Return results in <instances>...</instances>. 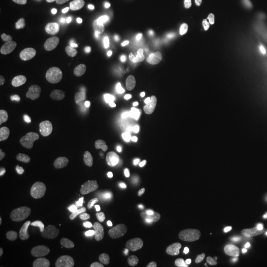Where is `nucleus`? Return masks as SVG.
Returning <instances> with one entry per match:
<instances>
[{
	"mask_svg": "<svg viewBox=\"0 0 267 267\" xmlns=\"http://www.w3.org/2000/svg\"><path fill=\"white\" fill-rule=\"evenodd\" d=\"M21 197L24 201H32V202H35V203H39L40 200H41V196H40L39 192L34 190V189L23 191L22 194H21Z\"/></svg>",
	"mask_w": 267,
	"mask_h": 267,
	"instance_id": "nucleus-25",
	"label": "nucleus"
},
{
	"mask_svg": "<svg viewBox=\"0 0 267 267\" xmlns=\"http://www.w3.org/2000/svg\"><path fill=\"white\" fill-rule=\"evenodd\" d=\"M50 52H51L50 40L46 36L39 38L31 47V56L34 58H40L43 56H48Z\"/></svg>",
	"mask_w": 267,
	"mask_h": 267,
	"instance_id": "nucleus-17",
	"label": "nucleus"
},
{
	"mask_svg": "<svg viewBox=\"0 0 267 267\" xmlns=\"http://www.w3.org/2000/svg\"><path fill=\"white\" fill-rule=\"evenodd\" d=\"M253 175L255 180L262 181L267 178V153L260 151L256 153L252 162Z\"/></svg>",
	"mask_w": 267,
	"mask_h": 267,
	"instance_id": "nucleus-14",
	"label": "nucleus"
},
{
	"mask_svg": "<svg viewBox=\"0 0 267 267\" xmlns=\"http://www.w3.org/2000/svg\"><path fill=\"white\" fill-rule=\"evenodd\" d=\"M28 4L33 7L40 9H50L54 6L55 0H25Z\"/></svg>",
	"mask_w": 267,
	"mask_h": 267,
	"instance_id": "nucleus-24",
	"label": "nucleus"
},
{
	"mask_svg": "<svg viewBox=\"0 0 267 267\" xmlns=\"http://www.w3.org/2000/svg\"><path fill=\"white\" fill-rule=\"evenodd\" d=\"M16 239V228L15 225L8 220L0 221V250L4 247L11 244Z\"/></svg>",
	"mask_w": 267,
	"mask_h": 267,
	"instance_id": "nucleus-16",
	"label": "nucleus"
},
{
	"mask_svg": "<svg viewBox=\"0 0 267 267\" xmlns=\"http://www.w3.org/2000/svg\"><path fill=\"white\" fill-rule=\"evenodd\" d=\"M90 59L92 65L103 71L111 70L119 60L118 49L111 45H101L95 47L91 54Z\"/></svg>",
	"mask_w": 267,
	"mask_h": 267,
	"instance_id": "nucleus-7",
	"label": "nucleus"
},
{
	"mask_svg": "<svg viewBox=\"0 0 267 267\" xmlns=\"http://www.w3.org/2000/svg\"><path fill=\"white\" fill-rule=\"evenodd\" d=\"M55 267H74L72 266V265H69V264H58V265H56Z\"/></svg>",
	"mask_w": 267,
	"mask_h": 267,
	"instance_id": "nucleus-51",
	"label": "nucleus"
},
{
	"mask_svg": "<svg viewBox=\"0 0 267 267\" xmlns=\"http://www.w3.org/2000/svg\"><path fill=\"white\" fill-rule=\"evenodd\" d=\"M221 12V8L218 5H211L209 8V13L211 16H218Z\"/></svg>",
	"mask_w": 267,
	"mask_h": 267,
	"instance_id": "nucleus-42",
	"label": "nucleus"
},
{
	"mask_svg": "<svg viewBox=\"0 0 267 267\" xmlns=\"http://www.w3.org/2000/svg\"><path fill=\"white\" fill-rule=\"evenodd\" d=\"M91 155L99 166L112 168L119 165L124 158V142L116 135H102L94 141L91 149Z\"/></svg>",
	"mask_w": 267,
	"mask_h": 267,
	"instance_id": "nucleus-1",
	"label": "nucleus"
},
{
	"mask_svg": "<svg viewBox=\"0 0 267 267\" xmlns=\"http://www.w3.org/2000/svg\"><path fill=\"white\" fill-rule=\"evenodd\" d=\"M168 0H148L140 6V17L145 21L157 20L168 13Z\"/></svg>",
	"mask_w": 267,
	"mask_h": 267,
	"instance_id": "nucleus-10",
	"label": "nucleus"
},
{
	"mask_svg": "<svg viewBox=\"0 0 267 267\" xmlns=\"http://www.w3.org/2000/svg\"><path fill=\"white\" fill-rule=\"evenodd\" d=\"M224 108H225V104H224V102H222V101H218V102L215 104V107H214L215 111L217 113L222 112V111L224 110Z\"/></svg>",
	"mask_w": 267,
	"mask_h": 267,
	"instance_id": "nucleus-48",
	"label": "nucleus"
},
{
	"mask_svg": "<svg viewBox=\"0 0 267 267\" xmlns=\"http://www.w3.org/2000/svg\"><path fill=\"white\" fill-rule=\"evenodd\" d=\"M154 44H155L156 47H163L165 39L161 36L156 35V36H155V38H154Z\"/></svg>",
	"mask_w": 267,
	"mask_h": 267,
	"instance_id": "nucleus-45",
	"label": "nucleus"
},
{
	"mask_svg": "<svg viewBox=\"0 0 267 267\" xmlns=\"http://www.w3.org/2000/svg\"><path fill=\"white\" fill-rule=\"evenodd\" d=\"M131 103L134 108L141 114L152 112L155 107V101L141 92H134L131 96Z\"/></svg>",
	"mask_w": 267,
	"mask_h": 267,
	"instance_id": "nucleus-15",
	"label": "nucleus"
},
{
	"mask_svg": "<svg viewBox=\"0 0 267 267\" xmlns=\"http://www.w3.org/2000/svg\"><path fill=\"white\" fill-rule=\"evenodd\" d=\"M181 100H182V97H181V94H179V93H172L169 97V101H170L171 105H173V106L179 105L181 103Z\"/></svg>",
	"mask_w": 267,
	"mask_h": 267,
	"instance_id": "nucleus-32",
	"label": "nucleus"
},
{
	"mask_svg": "<svg viewBox=\"0 0 267 267\" xmlns=\"http://www.w3.org/2000/svg\"><path fill=\"white\" fill-rule=\"evenodd\" d=\"M218 208H219V211L221 212L222 214L229 215V214L232 213V209H231L227 204H222V205H220Z\"/></svg>",
	"mask_w": 267,
	"mask_h": 267,
	"instance_id": "nucleus-47",
	"label": "nucleus"
},
{
	"mask_svg": "<svg viewBox=\"0 0 267 267\" xmlns=\"http://www.w3.org/2000/svg\"><path fill=\"white\" fill-rule=\"evenodd\" d=\"M229 79L232 81V83H237L238 79H239V74L238 72L235 71V70H231L229 71Z\"/></svg>",
	"mask_w": 267,
	"mask_h": 267,
	"instance_id": "nucleus-41",
	"label": "nucleus"
},
{
	"mask_svg": "<svg viewBox=\"0 0 267 267\" xmlns=\"http://www.w3.org/2000/svg\"><path fill=\"white\" fill-rule=\"evenodd\" d=\"M258 118L262 123L267 125V110L264 106H260L258 109Z\"/></svg>",
	"mask_w": 267,
	"mask_h": 267,
	"instance_id": "nucleus-33",
	"label": "nucleus"
},
{
	"mask_svg": "<svg viewBox=\"0 0 267 267\" xmlns=\"http://www.w3.org/2000/svg\"><path fill=\"white\" fill-rule=\"evenodd\" d=\"M142 41H143L142 35H141V34H137V35L133 38V45L136 46V47H138V46L141 45Z\"/></svg>",
	"mask_w": 267,
	"mask_h": 267,
	"instance_id": "nucleus-44",
	"label": "nucleus"
},
{
	"mask_svg": "<svg viewBox=\"0 0 267 267\" xmlns=\"http://www.w3.org/2000/svg\"><path fill=\"white\" fill-rule=\"evenodd\" d=\"M176 16L179 17L180 19H187L189 17V13L187 10L184 9H177L176 10Z\"/></svg>",
	"mask_w": 267,
	"mask_h": 267,
	"instance_id": "nucleus-46",
	"label": "nucleus"
},
{
	"mask_svg": "<svg viewBox=\"0 0 267 267\" xmlns=\"http://www.w3.org/2000/svg\"><path fill=\"white\" fill-rule=\"evenodd\" d=\"M138 1L139 0H113L112 5L113 7L117 8V9H123Z\"/></svg>",
	"mask_w": 267,
	"mask_h": 267,
	"instance_id": "nucleus-28",
	"label": "nucleus"
},
{
	"mask_svg": "<svg viewBox=\"0 0 267 267\" xmlns=\"http://www.w3.org/2000/svg\"><path fill=\"white\" fill-rule=\"evenodd\" d=\"M54 157L47 151H37L28 156L23 161V169L30 174H36L50 168L53 163Z\"/></svg>",
	"mask_w": 267,
	"mask_h": 267,
	"instance_id": "nucleus-8",
	"label": "nucleus"
},
{
	"mask_svg": "<svg viewBox=\"0 0 267 267\" xmlns=\"http://www.w3.org/2000/svg\"><path fill=\"white\" fill-rule=\"evenodd\" d=\"M207 87H208V93L211 97H214L218 94L219 89V80L216 73H210L207 78Z\"/></svg>",
	"mask_w": 267,
	"mask_h": 267,
	"instance_id": "nucleus-23",
	"label": "nucleus"
},
{
	"mask_svg": "<svg viewBox=\"0 0 267 267\" xmlns=\"http://www.w3.org/2000/svg\"><path fill=\"white\" fill-rule=\"evenodd\" d=\"M266 210H267V207H266Z\"/></svg>",
	"mask_w": 267,
	"mask_h": 267,
	"instance_id": "nucleus-54",
	"label": "nucleus"
},
{
	"mask_svg": "<svg viewBox=\"0 0 267 267\" xmlns=\"http://www.w3.org/2000/svg\"><path fill=\"white\" fill-rule=\"evenodd\" d=\"M47 237H48V239L50 240V242H52L53 244H55V245H61V242H63V240H61V237H60V235L55 231L54 229H49L48 231H47Z\"/></svg>",
	"mask_w": 267,
	"mask_h": 267,
	"instance_id": "nucleus-26",
	"label": "nucleus"
},
{
	"mask_svg": "<svg viewBox=\"0 0 267 267\" xmlns=\"http://www.w3.org/2000/svg\"><path fill=\"white\" fill-rule=\"evenodd\" d=\"M240 119H241V121H242L244 124H249V123L252 121V119H253V114H252L251 111L245 110V111H243V112L241 113Z\"/></svg>",
	"mask_w": 267,
	"mask_h": 267,
	"instance_id": "nucleus-35",
	"label": "nucleus"
},
{
	"mask_svg": "<svg viewBox=\"0 0 267 267\" xmlns=\"http://www.w3.org/2000/svg\"><path fill=\"white\" fill-rule=\"evenodd\" d=\"M72 102L71 99L63 95H56L45 100L40 106L39 113L44 120L53 122L66 117L71 112Z\"/></svg>",
	"mask_w": 267,
	"mask_h": 267,
	"instance_id": "nucleus-3",
	"label": "nucleus"
},
{
	"mask_svg": "<svg viewBox=\"0 0 267 267\" xmlns=\"http://www.w3.org/2000/svg\"><path fill=\"white\" fill-rule=\"evenodd\" d=\"M208 196H209V200L211 201L212 204L217 207H219L222 204H227V202L230 199L229 193L218 187L210 188L208 190Z\"/></svg>",
	"mask_w": 267,
	"mask_h": 267,
	"instance_id": "nucleus-18",
	"label": "nucleus"
},
{
	"mask_svg": "<svg viewBox=\"0 0 267 267\" xmlns=\"http://www.w3.org/2000/svg\"><path fill=\"white\" fill-rule=\"evenodd\" d=\"M172 141V132L168 128H161L153 133L148 140V148L151 152L159 154L165 152Z\"/></svg>",
	"mask_w": 267,
	"mask_h": 267,
	"instance_id": "nucleus-11",
	"label": "nucleus"
},
{
	"mask_svg": "<svg viewBox=\"0 0 267 267\" xmlns=\"http://www.w3.org/2000/svg\"><path fill=\"white\" fill-rule=\"evenodd\" d=\"M260 235V224H251L247 225L243 230V235L245 237H253L255 235Z\"/></svg>",
	"mask_w": 267,
	"mask_h": 267,
	"instance_id": "nucleus-27",
	"label": "nucleus"
},
{
	"mask_svg": "<svg viewBox=\"0 0 267 267\" xmlns=\"http://www.w3.org/2000/svg\"><path fill=\"white\" fill-rule=\"evenodd\" d=\"M233 181L238 187H244V186L249 185V183H250L249 178L247 176H244L241 168L239 166H237L233 170Z\"/></svg>",
	"mask_w": 267,
	"mask_h": 267,
	"instance_id": "nucleus-22",
	"label": "nucleus"
},
{
	"mask_svg": "<svg viewBox=\"0 0 267 267\" xmlns=\"http://www.w3.org/2000/svg\"><path fill=\"white\" fill-rule=\"evenodd\" d=\"M2 75L4 77V79L9 83V84H19V83H23L24 81V74L23 72L20 71H14L12 70L10 67L5 68L2 71Z\"/></svg>",
	"mask_w": 267,
	"mask_h": 267,
	"instance_id": "nucleus-20",
	"label": "nucleus"
},
{
	"mask_svg": "<svg viewBox=\"0 0 267 267\" xmlns=\"http://www.w3.org/2000/svg\"><path fill=\"white\" fill-rule=\"evenodd\" d=\"M140 92L149 96V95L155 94V89L151 87L147 80H141V84H140Z\"/></svg>",
	"mask_w": 267,
	"mask_h": 267,
	"instance_id": "nucleus-29",
	"label": "nucleus"
},
{
	"mask_svg": "<svg viewBox=\"0 0 267 267\" xmlns=\"http://www.w3.org/2000/svg\"><path fill=\"white\" fill-rule=\"evenodd\" d=\"M199 70H200V69L197 68L196 66L189 64V72H190V74H191L192 76H197Z\"/></svg>",
	"mask_w": 267,
	"mask_h": 267,
	"instance_id": "nucleus-49",
	"label": "nucleus"
},
{
	"mask_svg": "<svg viewBox=\"0 0 267 267\" xmlns=\"http://www.w3.org/2000/svg\"><path fill=\"white\" fill-rule=\"evenodd\" d=\"M171 195V189L169 183L161 182V184H155L150 190L149 198L152 206L161 210L165 204L168 202Z\"/></svg>",
	"mask_w": 267,
	"mask_h": 267,
	"instance_id": "nucleus-13",
	"label": "nucleus"
},
{
	"mask_svg": "<svg viewBox=\"0 0 267 267\" xmlns=\"http://www.w3.org/2000/svg\"><path fill=\"white\" fill-rule=\"evenodd\" d=\"M119 78L114 73H104L92 80L88 87V95L91 100L101 102L109 98L115 92Z\"/></svg>",
	"mask_w": 267,
	"mask_h": 267,
	"instance_id": "nucleus-4",
	"label": "nucleus"
},
{
	"mask_svg": "<svg viewBox=\"0 0 267 267\" xmlns=\"http://www.w3.org/2000/svg\"><path fill=\"white\" fill-rule=\"evenodd\" d=\"M185 54L189 64L196 66L199 69L205 67L208 64L209 54L207 48L198 47L193 39L187 43L185 47Z\"/></svg>",
	"mask_w": 267,
	"mask_h": 267,
	"instance_id": "nucleus-12",
	"label": "nucleus"
},
{
	"mask_svg": "<svg viewBox=\"0 0 267 267\" xmlns=\"http://www.w3.org/2000/svg\"><path fill=\"white\" fill-rule=\"evenodd\" d=\"M92 1L96 5H103V4H106L108 2H112L113 0H92Z\"/></svg>",
	"mask_w": 267,
	"mask_h": 267,
	"instance_id": "nucleus-50",
	"label": "nucleus"
},
{
	"mask_svg": "<svg viewBox=\"0 0 267 267\" xmlns=\"http://www.w3.org/2000/svg\"><path fill=\"white\" fill-rule=\"evenodd\" d=\"M262 194H263V191L261 189L255 188V189H253V190L250 191L249 196H250V198H252V199H257V198L262 196Z\"/></svg>",
	"mask_w": 267,
	"mask_h": 267,
	"instance_id": "nucleus-38",
	"label": "nucleus"
},
{
	"mask_svg": "<svg viewBox=\"0 0 267 267\" xmlns=\"http://www.w3.org/2000/svg\"><path fill=\"white\" fill-rule=\"evenodd\" d=\"M0 267H20L19 258L13 253H5L0 257Z\"/></svg>",
	"mask_w": 267,
	"mask_h": 267,
	"instance_id": "nucleus-21",
	"label": "nucleus"
},
{
	"mask_svg": "<svg viewBox=\"0 0 267 267\" xmlns=\"http://www.w3.org/2000/svg\"><path fill=\"white\" fill-rule=\"evenodd\" d=\"M257 86H258V84H257L256 81H252V83H249L248 85H244L243 88H242V90H243L244 92H251V91L254 90Z\"/></svg>",
	"mask_w": 267,
	"mask_h": 267,
	"instance_id": "nucleus-39",
	"label": "nucleus"
},
{
	"mask_svg": "<svg viewBox=\"0 0 267 267\" xmlns=\"http://www.w3.org/2000/svg\"><path fill=\"white\" fill-rule=\"evenodd\" d=\"M245 267H259L258 265H256V264H251V265H247Z\"/></svg>",
	"mask_w": 267,
	"mask_h": 267,
	"instance_id": "nucleus-52",
	"label": "nucleus"
},
{
	"mask_svg": "<svg viewBox=\"0 0 267 267\" xmlns=\"http://www.w3.org/2000/svg\"><path fill=\"white\" fill-rule=\"evenodd\" d=\"M169 210L172 215H177L180 212V204L178 202H172L169 206Z\"/></svg>",
	"mask_w": 267,
	"mask_h": 267,
	"instance_id": "nucleus-34",
	"label": "nucleus"
},
{
	"mask_svg": "<svg viewBox=\"0 0 267 267\" xmlns=\"http://www.w3.org/2000/svg\"><path fill=\"white\" fill-rule=\"evenodd\" d=\"M253 264H261V263H263L264 261H266V255H264L263 253H255L254 255H253Z\"/></svg>",
	"mask_w": 267,
	"mask_h": 267,
	"instance_id": "nucleus-31",
	"label": "nucleus"
},
{
	"mask_svg": "<svg viewBox=\"0 0 267 267\" xmlns=\"http://www.w3.org/2000/svg\"><path fill=\"white\" fill-rule=\"evenodd\" d=\"M101 195L107 200L121 201L130 194V186L120 179H109L103 183L100 189Z\"/></svg>",
	"mask_w": 267,
	"mask_h": 267,
	"instance_id": "nucleus-9",
	"label": "nucleus"
},
{
	"mask_svg": "<svg viewBox=\"0 0 267 267\" xmlns=\"http://www.w3.org/2000/svg\"><path fill=\"white\" fill-rule=\"evenodd\" d=\"M131 43H133V39H131V37H129V36H122L120 39V44L124 47L130 46Z\"/></svg>",
	"mask_w": 267,
	"mask_h": 267,
	"instance_id": "nucleus-43",
	"label": "nucleus"
},
{
	"mask_svg": "<svg viewBox=\"0 0 267 267\" xmlns=\"http://www.w3.org/2000/svg\"><path fill=\"white\" fill-rule=\"evenodd\" d=\"M114 25V19L112 17H105L103 19V26L106 29L112 28Z\"/></svg>",
	"mask_w": 267,
	"mask_h": 267,
	"instance_id": "nucleus-40",
	"label": "nucleus"
},
{
	"mask_svg": "<svg viewBox=\"0 0 267 267\" xmlns=\"http://www.w3.org/2000/svg\"><path fill=\"white\" fill-rule=\"evenodd\" d=\"M138 18H139L138 15H132V16H129L128 18H126V19L124 20V25L127 26V27L133 26V25L137 22Z\"/></svg>",
	"mask_w": 267,
	"mask_h": 267,
	"instance_id": "nucleus-36",
	"label": "nucleus"
},
{
	"mask_svg": "<svg viewBox=\"0 0 267 267\" xmlns=\"http://www.w3.org/2000/svg\"><path fill=\"white\" fill-rule=\"evenodd\" d=\"M259 224H260V235L267 237V215H264L262 217V220Z\"/></svg>",
	"mask_w": 267,
	"mask_h": 267,
	"instance_id": "nucleus-37",
	"label": "nucleus"
},
{
	"mask_svg": "<svg viewBox=\"0 0 267 267\" xmlns=\"http://www.w3.org/2000/svg\"><path fill=\"white\" fill-rule=\"evenodd\" d=\"M83 184V176L75 170L68 169L61 171L56 178L52 192L55 196L64 200H70L78 195Z\"/></svg>",
	"mask_w": 267,
	"mask_h": 267,
	"instance_id": "nucleus-2",
	"label": "nucleus"
},
{
	"mask_svg": "<svg viewBox=\"0 0 267 267\" xmlns=\"http://www.w3.org/2000/svg\"><path fill=\"white\" fill-rule=\"evenodd\" d=\"M10 165V158L6 153L2 152L0 153V170H5Z\"/></svg>",
	"mask_w": 267,
	"mask_h": 267,
	"instance_id": "nucleus-30",
	"label": "nucleus"
},
{
	"mask_svg": "<svg viewBox=\"0 0 267 267\" xmlns=\"http://www.w3.org/2000/svg\"><path fill=\"white\" fill-rule=\"evenodd\" d=\"M266 262H267V255H266Z\"/></svg>",
	"mask_w": 267,
	"mask_h": 267,
	"instance_id": "nucleus-53",
	"label": "nucleus"
},
{
	"mask_svg": "<svg viewBox=\"0 0 267 267\" xmlns=\"http://www.w3.org/2000/svg\"><path fill=\"white\" fill-rule=\"evenodd\" d=\"M218 39V35L216 34V32L214 31H205L201 34H199L194 40V42L198 47L201 48H207L209 46H211L212 44L217 41Z\"/></svg>",
	"mask_w": 267,
	"mask_h": 267,
	"instance_id": "nucleus-19",
	"label": "nucleus"
},
{
	"mask_svg": "<svg viewBox=\"0 0 267 267\" xmlns=\"http://www.w3.org/2000/svg\"><path fill=\"white\" fill-rule=\"evenodd\" d=\"M78 254L81 267H102L105 262V251L99 241L91 240L81 244Z\"/></svg>",
	"mask_w": 267,
	"mask_h": 267,
	"instance_id": "nucleus-6",
	"label": "nucleus"
},
{
	"mask_svg": "<svg viewBox=\"0 0 267 267\" xmlns=\"http://www.w3.org/2000/svg\"><path fill=\"white\" fill-rule=\"evenodd\" d=\"M34 91V87L28 83L12 85L1 96L0 103L5 109H15L28 101Z\"/></svg>",
	"mask_w": 267,
	"mask_h": 267,
	"instance_id": "nucleus-5",
	"label": "nucleus"
}]
</instances>
